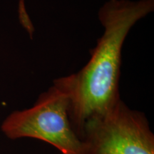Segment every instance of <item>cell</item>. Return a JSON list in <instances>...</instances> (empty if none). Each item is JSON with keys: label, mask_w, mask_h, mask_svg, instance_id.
Listing matches in <instances>:
<instances>
[{"label": "cell", "mask_w": 154, "mask_h": 154, "mask_svg": "<svg viewBox=\"0 0 154 154\" xmlns=\"http://www.w3.org/2000/svg\"><path fill=\"white\" fill-rule=\"evenodd\" d=\"M154 10V0H109L99 10L103 32L91 57L78 72L56 79L66 94L71 124L81 139L84 125L121 99L119 93L122 49L131 29Z\"/></svg>", "instance_id": "1"}, {"label": "cell", "mask_w": 154, "mask_h": 154, "mask_svg": "<svg viewBox=\"0 0 154 154\" xmlns=\"http://www.w3.org/2000/svg\"><path fill=\"white\" fill-rule=\"evenodd\" d=\"M1 130L9 139L34 138L51 144L61 154H84L82 140L69 119L68 98L54 84L32 107L11 113Z\"/></svg>", "instance_id": "2"}, {"label": "cell", "mask_w": 154, "mask_h": 154, "mask_svg": "<svg viewBox=\"0 0 154 154\" xmlns=\"http://www.w3.org/2000/svg\"><path fill=\"white\" fill-rule=\"evenodd\" d=\"M81 140L84 154H154V134L146 114L122 99L89 119Z\"/></svg>", "instance_id": "3"}]
</instances>
